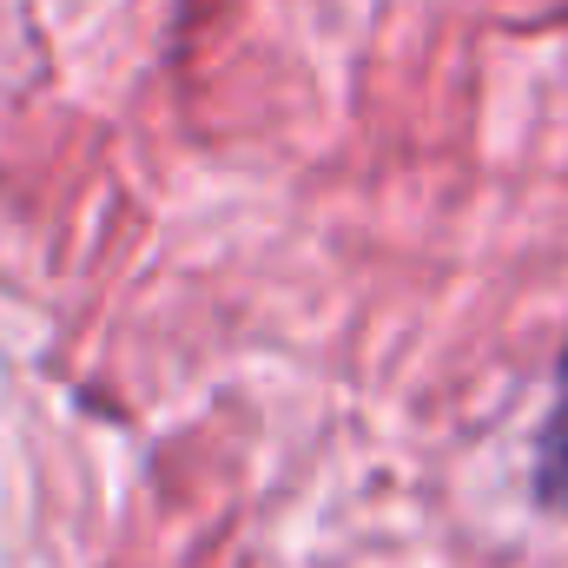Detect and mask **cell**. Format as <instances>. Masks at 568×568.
<instances>
[{"instance_id": "6da1fadb", "label": "cell", "mask_w": 568, "mask_h": 568, "mask_svg": "<svg viewBox=\"0 0 568 568\" xmlns=\"http://www.w3.org/2000/svg\"><path fill=\"white\" fill-rule=\"evenodd\" d=\"M529 489L549 516L568 523V344L556 357V390H549V410L536 429V456H529Z\"/></svg>"}]
</instances>
